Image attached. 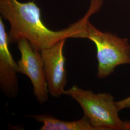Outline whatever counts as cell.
<instances>
[{
  "label": "cell",
  "mask_w": 130,
  "mask_h": 130,
  "mask_svg": "<svg viewBox=\"0 0 130 130\" xmlns=\"http://www.w3.org/2000/svg\"><path fill=\"white\" fill-rule=\"evenodd\" d=\"M102 5L99 0H91L88 10L82 19L57 31L51 30L43 23L41 10L34 1L22 3L18 0H0V13L10 24V43L17 44L19 40L26 39L41 51L62 40L87 39L89 19Z\"/></svg>",
  "instance_id": "6da1fadb"
},
{
  "label": "cell",
  "mask_w": 130,
  "mask_h": 130,
  "mask_svg": "<svg viewBox=\"0 0 130 130\" xmlns=\"http://www.w3.org/2000/svg\"><path fill=\"white\" fill-rule=\"evenodd\" d=\"M64 94L70 96L79 104L86 117L98 130H124V121L119 116L116 101L108 93H95L73 85L65 90Z\"/></svg>",
  "instance_id": "7a4b0ae2"
},
{
  "label": "cell",
  "mask_w": 130,
  "mask_h": 130,
  "mask_svg": "<svg viewBox=\"0 0 130 130\" xmlns=\"http://www.w3.org/2000/svg\"><path fill=\"white\" fill-rule=\"evenodd\" d=\"M87 31V39L96 47L98 78H107L120 65L130 64V44L127 39L107 31H101L89 21Z\"/></svg>",
  "instance_id": "3957f363"
},
{
  "label": "cell",
  "mask_w": 130,
  "mask_h": 130,
  "mask_svg": "<svg viewBox=\"0 0 130 130\" xmlns=\"http://www.w3.org/2000/svg\"><path fill=\"white\" fill-rule=\"evenodd\" d=\"M21 54L18 62L19 72L28 76L32 84L33 93L40 104L46 102L48 99L49 91L44 74L43 62L41 51L36 49L26 39L17 43Z\"/></svg>",
  "instance_id": "277c9868"
},
{
  "label": "cell",
  "mask_w": 130,
  "mask_h": 130,
  "mask_svg": "<svg viewBox=\"0 0 130 130\" xmlns=\"http://www.w3.org/2000/svg\"><path fill=\"white\" fill-rule=\"evenodd\" d=\"M66 39L41 51L49 93L54 98L64 94L67 80L64 47Z\"/></svg>",
  "instance_id": "5b68a950"
},
{
  "label": "cell",
  "mask_w": 130,
  "mask_h": 130,
  "mask_svg": "<svg viewBox=\"0 0 130 130\" xmlns=\"http://www.w3.org/2000/svg\"><path fill=\"white\" fill-rule=\"evenodd\" d=\"M8 34L0 18V87L5 95L14 98L19 93L18 63L14 60L9 48Z\"/></svg>",
  "instance_id": "8992f818"
},
{
  "label": "cell",
  "mask_w": 130,
  "mask_h": 130,
  "mask_svg": "<svg viewBox=\"0 0 130 130\" xmlns=\"http://www.w3.org/2000/svg\"><path fill=\"white\" fill-rule=\"evenodd\" d=\"M42 123L40 130H98L84 116L78 121H62L47 114L34 115L30 116Z\"/></svg>",
  "instance_id": "52a82bcc"
},
{
  "label": "cell",
  "mask_w": 130,
  "mask_h": 130,
  "mask_svg": "<svg viewBox=\"0 0 130 130\" xmlns=\"http://www.w3.org/2000/svg\"><path fill=\"white\" fill-rule=\"evenodd\" d=\"M117 107L120 111L121 110L130 108V96L119 101H116Z\"/></svg>",
  "instance_id": "ba28073f"
},
{
  "label": "cell",
  "mask_w": 130,
  "mask_h": 130,
  "mask_svg": "<svg viewBox=\"0 0 130 130\" xmlns=\"http://www.w3.org/2000/svg\"><path fill=\"white\" fill-rule=\"evenodd\" d=\"M124 121V130H130V121Z\"/></svg>",
  "instance_id": "9c48e42d"
}]
</instances>
